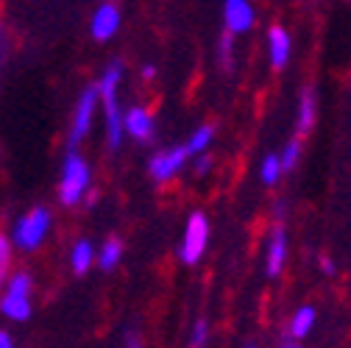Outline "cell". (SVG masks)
<instances>
[{
    "instance_id": "obj_1",
    "label": "cell",
    "mask_w": 351,
    "mask_h": 348,
    "mask_svg": "<svg viewBox=\"0 0 351 348\" xmlns=\"http://www.w3.org/2000/svg\"><path fill=\"white\" fill-rule=\"evenodd\" d=\"M117 84H120V62H114L101 81V95H104V106H106V120H109V145L117 148L120 137H123V120H120V109H117Z\"/></svg>"
},
{
    "instance_id": "obj_2",
    "label": "cell",
    "mask_w": 351,
    "mask_h": 348,
    "mask_svg": "<svg viewBox=\"0 0 351 348\" xmlns=\"http://www.w3.org/2000/svg\"><path fill=\"white\" fill-rule=\"evenodd\" d=\"M86 182H90V170H86L84 159L75 156V153H70L64 159V176H62V187H59L62 203L64 206H73L81 198V192L86 190Z\"/></svg>"
},
{
    "instance_id": "obj_3",
    "label": "cell",
    "mask_w": 351,
    "mask_h": 348,
    "mask_svg": "<svg viewBox=\"0 0 351 348\" xmlns=\"http://www.w3.org/2000/svg\"><path fill=\"white\" fill-rule=\"evenodd\" d=\"M48 226H51V214L48 209H31L23 221L14 226V240L20 248L31 251L42 243V237L48 234Z\"/></svg>"
},
{
    "instance_id": "obj_4",
    "label": "cell",
    "mask_w": 351,
    "mask_h": 348,
    "mask_svg": "<svg viewBox=\"0 0 351 348\" xmlns=\"http://www.w3.org/2000/svg\"><path fill=\"white\" fill-rule=\"evenodd\" d=\"M28 290H31V279L25 273H17L9 282V293L3 295V301H0V310H3V315H9L12 321H25L31 315Z\"/></svg>"
},
{
    "instance_id": "obj_5",
    "label": "cell",
    "mask_w": 351,
    "mask_h": 348,
    "mask_svg": "<svg viewBox=\"0 0 351 348\" xmlns=\"http://www.w3.org/2000/svg\"><path fill=\"white\" fill-rule=\"evenodd\" d=\"M206 237H209V226H206V217L201 212H195L187 223V234H184V243H182V259L187 265L198 262L204 248H206Z\"/></svg>"
},
{
    "instance_id": "obj_6",
    "label": "cell",
    "mask_w": 351,
    "mask_h": 348,
    "mask_svg": "<svg viewBox=\"0 0 351 348\" xmlns=\"http://www.w3.org/2000/svg\"><path fill=\"white\" fill-rule=\"evenodd\" d=\"M95 101H98V90H86L78 101L75 109V120H73V132H70V148H75L81 142V137L90 132V123H93V112H95Z\"/></svg>"
},
{
    "instance_id": "obj_7",
    "label": "cell",
    "mask_w": 351,
    "mask_h": 348,
    "mask_svg": "<svg viewBox=\"0 0 351 348\" xmlns=\"http://www.w3.org/2000/svg\"><path fill=\"white\" fill-rule=\"evenodd\" d=\"M184 159H187V148L162 151V153H156V156L151 159L148 170H151V176H154L156 182H167V179H173V173L184 164Z\"/></svg>"
},
{
    "instance_id": "obj_8",
    "label": "cell",
    "mask_w": 351,
    "mask_h": 348,
    "mask_svg": "<svg viewBox=\"0 0 351 348\" xmlns=\"http://www.w3.org/2000/svg\"><path fill=\"white\" fill-rule=\"evenodd\" d=\"M251 25H254V9L245 3V0H229L226 3V28H229V34L248 31Z\"/></svg>"
},
{
    "instance_id": "obj_9",
    "label": "cell",
    "mask_w": 351,
    "mask_h": 348,
    "mask_svg": "<svg viewBox=\"0 0 351 348\" xmlns=\"http://www.w3.org/2000/svg\"><path fill=\"white\" fill-rule=\"evenodd\" d=\"M117 25H120V12H117V6L106 3L93 17V36L95 39H109L117 31Z\"/></svg>"
},
{
    "instance_id": "obj_10",
    "label": "cell",
    "mask_w": 351,
    "mask_h": 348,
    "mask_svg": "<svg viewBox=\"0 0 351 348\" xmlns=\"http://www.w3.org/2000/svg\"><path fill=\"white\" fill-rule=\"evenodd\" d=\"M123 125H125V132L131 137H137V140H151V134H154V120L145 109H131L125 114Z\"/></svg>"
},
{
    "instance_id": "obj_11",
    "label": "cell",
    "mask_w": 351,
    "mask_h": 348,
    "mask_svg": "<svg viewBox=\"0 0 351 348\" xmlns=\"http://www.w3.org/2000/svg\"><path fill=\"white\" fill-rule=\"evenodd\" d=\"M268 42H271V62H274V67L276 70L285 67L287 64V56H290V36H287V31L279 28V25H274L271 34H268Z\"/></svg>"
},
{
    "instance_id": "obj_12",
    "label": "cell",
    "mask_w": 351,
    "mask_h": 348,
    "mask_svg": "<svg viewBox=\"0 0 351 348\" xmlns=\"http://www.w3.org/2000/svg\"><path fill=\"white\" fill-rule=\"evenodd\" d=\"M285 251H287V243H285V226L279 223L274 229V237H271V248H268V273L276 276L285 265Z\"/></svg>"
},
{
    "instance_id": "obj_13",
    "label": "cell",
    "mask_w": 351,
    "mask_h": 348,
    "mask_svg": "<svg viewBox=\"0 0 351 348\" xmlns=\"http://www.w3.org/2000/svg\"><path fill=\"white\" fill-rule=\"evenodd\" d=\"M315 123V92L306 90L301 95V109H298V134H310V128Z\"/></svg>"
},
{
    "instance_id": "obj_14",
    "label": "cell",
    "mask_w": 351,
    "mask_h": 348,
    "mask_svg": "<svg viewBox=\"0 0 351 348\" xmlns=\"http://www.w3.org/2000/svg\"><path fill=\"white\" fill-rule=\"evenodd\" d=\"M90 262H93V245L84 240V243H78L75 251H73V271H75V273H86Z\"/></svg>"
},
{
    "instance_id": "obj_15",
    "label": "cell",
    "mask_w": 351,
    "mask_h": 348,
    "mask_svg": "<svg viewBox=\"0 0 351 348\" xmlns=\"http://www.w3.org/2000/svg\"><path fill=\"white\" fill-rule=\"evenodd\" d=\"M120 253H123V243H120V240H109V243L104 245V251H101V268H104V271H112V268L117 265Z\"/></svg>"
},
{
    "instance_id": "obj_16",
    "label": "cell",
    "mask_w": 351,
    "mask_h": 348,
    "mask_svg": "<svg viewBox=\"0 0 351 348\" xmlns=\"http://www.w3.org/2000/svg\"><path fill=\"white\" fill-rule=\"evenodd\" d=\"M313 323H315V310H313V307H304V310L295 315V321H293V334H295V337H304L306 332L313 329Z\"/></svg>"
},
{
    "instance_id": "obj_17",
    "label": "cell",
    "mask_w": 351,
    "mask_h": 348,
    "mask_svg": "<svg viewBox=\"0 0 351 348\" xmlns=\"http://www.w3.org/2000/svg\"><path fill=\"white\" fill-rule=\"evenodd\" d=\"M217 62H221L226 70H232V34L229 31L217 39Z\"/></svg>"
},
{
    "instance_id": "obj_18",
    "label": "cell",
    "mask_w": 351,
    "mask_h": 348,
    "mask_svg": "<svg viewBox=\"0 0 351 348\" xmlns=\"http://www.w3.org/2000/svg\"><path fill=\"white\" fill-rule=\"evenodd\" d=\"M279 173H282V167H279V156H265V162H262V182H265V184H274V182L279 179Z\"/></svg>"
},
{
    "instance_id": "obj_19",
    "label": "cell",
    "mask_w": 351,
    "mask_h": 348,
    "mask_svg": "<svg viewBox=\"0 0 351 348\" xmlns=\"http://www.w3.org/2000/svg\"><path fill=\"white\" fill-rule=\"evenodd\" d=\"M9 265H12V245H9V240L3 234H0V284L6 282Z\"/></svg>"
},
{
    "instance_id": "obj_20",
    "label": "cell",
    "mask_w": 351,
    "mask_h": 348,
    "mask_svg": "<svg viewBox=\"0 0 351 348\" xmlns=\"http://www.w3.org/2000/svg\"><path fill=\"white\" fill-rule=\"evenodd\" d=\"M209 140H212V125L198 128V132L193 134V140H190V145H187V153H195V151L206 148V142H209Z\"/></svg>"
},
{
    "instance_id": "obj_21",
    "label": "cell",
    "mask_w": 351,
    "mask_h": 348,
    "mask_svg": "<svg viewBox=\"0 0 351 348\" xmlns=\"http://www.w3.org/2000/svg\"><path fill=\"white\" fill-rule=\"evenodd\" d=\"M295 159H298V140L287 142V148H285V156L279 159V167H282V173H285V170H293Z\"/></svg>"
},
{
    "instance_id": "obj_22",
    "label": "cell",
    "mask_w": 351,
    "mask_h": 348,
    "mask_svg": "<svg viewBox=\"0 0 351 348\" xmlns=\"http://www.w3.org/2000/svg\"><path fill=\"white\" fill-rule=\"evenodd\" d=\"M204 343H206V323L198 321L193 329V337H190V348H204Z\"/></svg>"
},
{
    "instance_id": "obj_23",
    "label": "cell",
    "mask_w": 351,
    "mask_h": 348,
    "mask_svg": "<svg viewBox=\"0 0 351 348\" xmlns=\"http://www.w3.org/2000/svg\"><path fill=\"white\" fill-rule=\"evenodd\" d=\"M125 348H143V340H140L137 332H128L125 334Z\"/></svg>"
},
{
    "instance_id": "obj_24",
    "label": "cell",
    "mask_w": 351,
    "mask_h": 348,
    "mask_svg": "<svg viewBox=\"0 0 351 348\" xmlns=\"http://www.w3.org/2000/svg\"><path fill=\"white\" fill-rule=\"evenodd\" d=\"M209 164H212V159H209V156H204V159L198 162V167H195V173H198V176H204V173L209 170Z\"/></svg>"
},
{
    "instance_id": "obj_25",
    "label": "cell",
    "mask_w": 351,
    "mask_h": 348,
    "mask_svg": "<svg viewBox=\"0 0 351 348\" xmlns=\"http://www.w3.org/2000/svg\"><path fill=\"white\" fill-rule=\"evenodd\" d=\"M321 268H324L326 273H335V265H332V259H329V256H324V259H321Z\"/></svg>"
},
{
    "instance_id": "obj_26",
    "label": "cell",
    "mask_w": 351,
    "mask_h": 348,
    "mask_svg": "<svg viewBox=\"0 0 351 348\" xmlns=\"http://www.w3.org/2000/svg\"><path fill=\"white\" fill-rule=\"evenodd\" d=\"M0 348H12V337L6 332H0Z\"/></svg>"
},
{
    "instance_id": "obj_27",
    "label": "cell",
    "mask_w": 351,
    "mask_h": 348,
    "mask_svg": "<svg viewBox=\"0 0 351 348\" xmlns=\"http://www.w3.org/2000/svg\"><path fill=\"white\" fill-rule=\"evenodd\" d=\"M143 75H145V78H154V75H156V70H154V67H145V70H143Z\"/></svg>"
},
{
    "instance_id": "obj_28",
    "label": "cell",
    "mask_w": 351,
    "mask_h": 348,
    "mask_svg": "<svg viewBox=\"0 0 351 348\" xmlns=\"http://www.w3.org/2000/svg\"><path fill=\"white\" fill-rule=\"evenodd\" d=\"M285 348H295V345H285Z\"/></svg>"
}]
</instances>
